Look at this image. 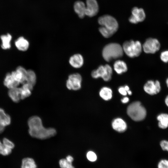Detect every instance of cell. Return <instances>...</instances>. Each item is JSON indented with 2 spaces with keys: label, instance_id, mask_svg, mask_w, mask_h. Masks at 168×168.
Returning a JSON list of instances; mask_svg holds the SVG:
<instances>
[{
  "label": "cell",
  "instance_id": "obj_1",
  "mask_svg": "<svg viewBox=\"0 0 168 168\" xmlns=\"http://www.w3.org/2000/svg\"><path fill=\"white\" fill-rule=\"evenodd\" d=\"M28 133L33 138L41 140L49 138L57 134L53 128H45L43 125L41 119L36 115L30 117L27 121Z\"/></svg>",
  "mask_w": 168,
  "mask_h": 168
},
{
  "label": "cell",
  "instance_id": "obj_2",
  "mask_svg": "<svg viewBox=\"0 0 168 168\" xmlns=\"http://www.w3.org/2000/svg\"><path fill=\"white\" fill-rule=\"evenodd\" d=\"M98 21L101 26L99 31L105 38L111 37L118 30L119 25L117 21L110 15H105L101 16L98 18Z\"/></svg>",
  "mask_w": 168,
  "mask_h": 168
},
{
  "label": "cell",
  "instance_id": "obj_3",
  "mask_svg": "<svg viewBox=\"0 0 168 168\" xmlns=\"http://www.w3.org/2000/svg\"><path fill=\"white\" fill-rule=\"evenodd\" d=\"M124 53L122 47L117 43H111L106 45L102 52L104 59L107 62L122 57Z\"/></svg>",
  "mask_w": 168,
  "mask_h": 168
},
{
  "label": "cell",
  "instance_id": "obj_4",
  "mask_svg": "<svg viewBox=\"0 0 168 168\" xmlns=\"http://www.w3.org/2000/svg\"><path fill=\"white\" fill-rule=\"evenodd\" d=\"M127 113L132 119L136 121L144 119L147 114L145 108L138 101L134 102L129 105L127 108Z\"/></svg>",
  "mask_w": 168,
  "mask_h": 168
},
{
  "label": "cell",
  "instance_id": "obj_5",
  "mask_svg": "<svg viewBox=\"0 0 168 168\" xmlns=\"http://www.w3.org/2000/svg\"><path fill=\"white\" fill-rule=\"evenodd\" d=\"M124 52L130 58H135L139 56L142 50V45L138 41H127L123 44Z\"/></svg>",
  "mask_w": 168,
  "mask_h": 168
},
{
  "label": "cell",
  "instance_id": "obj_6",
  "mask_svg": "<svg viewBox=\"0 0 168 168\" xmlns=\"http://www.w3.org/2000/svg\"><path fill=\"white\" fill-rule=\"evenodd\" d=\"M91 77L94 78H102L105 81H109L111 78L112 75V69L109 64L100 65L96 70L92 71Z\"/></svg>",
  "mask_w": 168,
  "mask_h": 168
},
{
  "label": "cell",
  "instance_id": "obj_7",
  "mask_svg": "<svg viewBox=\"0 0 168 168\" xmlns=\"http://www.w3.org/2000/svg\"><path fill=\"white\" fill-rule=\"evenodd\" d=\"M161 46L160 41L154 38H147L142 45V50L147 54L156 53L160 50Z\"/></svg>",
  "mask_w": 168,
  "mask_h": 168
},
{
  "label": "cell",
  "instance_id": "obj_8",
  "mask_svg": "<svg viewBox=\"0 0 168 168\" xmlns=\"http://www.w3.org/2000/svg\"><path fill=\"white\" fill-rule=\"evenodd\" d=\"M82 77L78 73L70 74L66 81V86L69 90L74 91L79 90L82 87Z\"/></svg>",
  "mask_w": 168,
  "mask_h": 168
},
{
  "label": "cell",
  "instance_id": "obj_9",
  "mask_svg": "<svg viewBox=\"0 0 168 168\" xmlns=\"http://www.w3.org/2000/svg\"><path fill=\"white\" fill-rule=\"evenodd\" d=\"M144 91L147 94L151 95L157 94L161 90L160 82L157 80H149L144 84L143 86Z\"/></svg>",
  "mask_w": 168,
  "mask_h": 168
},
{
  "label": "cell",
  "instance_id": "obj_10",
  "mask_svg": "<svg viewBox=\"0 0 168 168\" xmlns=\"http://www.w3.org/2000/svg\"><path fill=\"white\" fill-rule=\"evenodd\" d=\"M132 15L129 17V21L132 23L137 24L143 21L146 17L144 10L137 7H133L132 10Z\"/></svg>",
  "mask_w": 168,
  "mask_h": 168
},
{
  "label": "cell",
  "instance_id": "obj_11",
  "mask_svg": "<svg viewBox=\"0 0 168 168\" xmlns=\"http://www.w3.org/2000/svg\"><path fill=\"white\" fill-rule=\"evenodd\" d=\"M86 15L93 17L98 13L99 7L96 0H86Z\"/></svg>",
  "mask_w": 168,
  "mask_h": 168
},
{
  "label": "cell",
  "instance_id": "obj_12",
  "mask_svg": "<svg viewBox=\"0 0 168 168\" xmlns=\"http://www.w3.org/2000/svg\"><path fill=\"white\" fill-rule=\"evenodd\" d=\"M11 73L14 78L20 84H23L25 83L27 70L24 67L19 66Z\"/></svg>",
  "mask_w": 168,
  "mask_h": 168
},
{
  "label": "cell",
  "instance_id": "obj_13",
  "mask_svg": "<svg viewBox=\"0 0 168 168\" xmlns=\"http://www.w3.org/2000/svg\"><path fill=\"white\" fill-rule=\"evenodd\" d=\"M69 64L75 68H79L83 65L84 59L83 56L80 54L77 53L72 55L68 60Z\"/></svg>",
  "mask_w": 168,
  "mask_h": 168
},
{
  "label": "cell",
  "instance_id": "obj_14",
  "mask_svg": "<svg viewBox=\"0 0 168 168\" xmlns=\"http://www.w3.org/2000/svg\"><path fill=\"white\" fill-rule=\"evenodd\" d=\"M11 123L10 116L6 114L4 110L0 107V133L3 132L5 127L10 124Z\"/></svg>",
  "mask_w": 168,
  "mask_h": 168
},
{
  "label": "cell",
  "instance_id": "obj_15",
  "mask_svg": "<svg viewBox=\"0 0 168 168\" xmlns=\"http://www.w3.org/2000/svg\"><path fill=\"white\" fill-rule=\"evenodd\" d=\"M74 9L79 17L82 18L86 15V5L84 3L80 1H76L74 4Z\"/></svg>",
  "mask_w": 168,
  "mask_h": 168
},
{
  "label": "cell",
  "instance_id": "obj_16",
  "mask_svg": "<svg viewBox=\"0 0 168 168\" xmlns=\"http://www.w3.org/2000/svg\"><path fill=\"white\" fill-rule=\"evenodd\" d=\"M15 44L17 49L22 51L27 50L30 45L29 41L22 36L19 37L15 41Z\"/></svg>",
  "mask_w": 168,
  "mask_h": 168
},
{
  "label": "cell",
  "instance_id": "obj_17",
  "mask_svg": "<svg viewBox=\"0 0 168 168\" xmlns=\"http://www.w3.org/2000/svg\"><path fill=\"white\" fill-rule=\"evenodd\" d=\"M112 126L115 130L122 132L126 129L127 126L126 123L122 119L118 118L114 119L112 123Z\"/></svg>",
  "mask_w": 168,
  "mask_h": 168
},
{
  "label": "cell",
  "instance_id": "obj_18",
  "mask_svg": "<svg viewBox=\"0 0 168 168\" xmlns=\"http://www.w3.org/2000/svg\"><path fill=\"white\" fill-rule=\"evenodd\" d=\"M4 86L9 89L17 87L20 84L13 77L11 73H8L3 81Z\"/></svg>",
  "mask_w": 168,
  "mask_h": 168
},
{
  "label": "cell",
  "instance_id": "obj_19",
  "mask_svg": "<svg viewBox=\"0 0 168 168\" xmlns=\"http://www.w3.org/2000/svg\"><path fill=\"white\" fill-rule=\"evenodd\" d=\"M33 87L32 85L26 83L23 84L20 87L21 99L23 100L29 96L31 94Z\"/></svg>",
  "mask_w": 168,
  "mask_h": 168
},
{
  "label": "cell",
  "instance_id": "obj_20",
  "mask_svg": "<svg viewBox=\"0 0 168 168\" xmlns=\"http://www.w3.org/2000/svg\"><path fill=\"white\" fill-rule=\"evenodd\" d=\"M20 92V87H17L9 89L8 95L13 102L17 103L21 100Z\"/></svg>",
  "mask_w": 168,
  "mask_h": 168
},
{
  "label": "cell",
  "instance_id": "obj_21",
  "mask_svg": "<svg viewBox=\"0 0 168 168\" xmlns=\"http://www.w3.org/2000/svg\"><path fill=\"white\" fill-rule=\"evenodd\" d=\"M113 67L116 72L119 74L126 72L128 69L125 63L121 60H116L114 63Z\"/></svg>",
  "mask_w": 168,
  "mask_h": 168
},
{
  "label": "cell",
  "instance_id": "obj_22",
  "mask_svg": "<svg viewBox=\"0 0 168 168\" xmlns=\"http://www.w3.org/2000/svg\"><path fill=\"white\" fill-rule=\"evenodd\" d=\"M158 121L159 127L162 129H166L168 127V114L161 113L157 117Z\"/></svg>",
  "mask_w": 168,
  "mask_h": 168
},
{
  "label": "cell",
  "instance_id": "obj_23",
  "mask_svg": "<svg viewBox=\"0 0 168 168\" xmlns=\"http://www.w3.org/2000/svg\"><path fill=\"white\" fill-rule=\"evenodd\" d=\"M0 38L2 41L1 47L3 49H10L11 47V41L12 36L9 34L2 35Z\"/></svg>",
  "mask_w": 168,
  "mask_h": 168
},
{
  "label": "cell",
  "instance_id": "obj_24",
  "mask_svg": "<svg viewBox=\"0 0 168 168\" xmlns=\"http://www.w3.org/2000/svg\"><path fill=\"white\" fill-rule=\"evenodd\" d=\"M36 81L37 77L35 72L32 70H27L25 83L30 84L34 86L36 82Z\"/></svg>",
  "mask_w": 168,
  "mask_h": 168
},
{
  "label": "cell",
  "instance_id": "obj_25",
  "mask_svg": "<svg viewBox=\"0 0 168 168\" xmlns=\"http://www.w3.org/2000/svg\"><path fill=\"white\" fill-rule=\"evenodd\" d=\"M100 96L104 100H108L112 98V91L110 88L104 87L102 88L99 92Z\"/></svg>",
  "mask_w": 168,
  "mask_h": 168
},
{
  "label": "cell",
  "instance_id": "obj_26",
  "mask_svg": "<svg viewBox=\"0 0 168 168\" xmlns=\"http://www.w3.org/2000/svg\"><path fill=\"white\" fill-rule=\"evenodd\" d=\"M37 166L33 159L30 157L25 158L21 161V168H36Z\"/></svg>",
  "mask_w": 168,
  "mask_h": 168
},
{
  "label": "cell",
  "instance_id": "obj_27",
  "mask_svg": "<svg viewBox=\"0 0 168 168\" xmlns=\"http://www.w3.org/2000/svg\"><path fill=\"white\" fill-rule=\"evenodd\" d=\"M59 164L61 168H75L72 165V163L68 161L65 159L60 160Z\"/></svg>",
  "mask_w": 168,
  "mask_h": 168
},
{
  "label": "cell",
  "instance_id": "obj_28",
  "mask_svg": "<svg viewBox=\"0 0 168 168\" xmlns=\"http://www.w3.org/2000/svg\"><path fill=\"white\" fill-rule=\"evenodd\" d=\"M159 58L163 63H168V49L162 51L160 53Z\"/></svg>",
  "mask_w": 168,
  "mask_h": 168
},
{
  "label": "cell",
  "instance_id": "obj_29",
  "mask_svg": "<svg viewBox=\"0 0 168 168\" xmlns=\"http://www.w3.org/2000/svg\"><path fill=\"white\" fill-rule=\"evenodd\" d=\"M12 152V149L5 146L3 144L0 146V154L6 156L10 154Z\"/></svg>",
  "mask_w": 168,
  "mask_h": 168
},
{
  "label": "cell",
  "instance_id": "obj_30",
  "mask_svg": "<svg viewBox=\"0 0 168 168\" xmlns=\"http://www.w3.org/2000/svg\"><path fill=\"white\" fill-rule=\"evenodd\" d=\"M2 143L5 146L12 149L15 147L14 144L7 138H3Z\"/></svg>",
  "mask_w": 168,
  "mask_h": 168
},
{
  "label": "cell",
  "instance_id": "obj_31",
  "mask_svg": "<svg viewBox=\"0 0 168 168\" xmlns=\"http://www.w3.org/2000/svg\"><path fill=\"white\" fill-rule=\"evenodd\" d=\"M158 168H168V160L166 159L161 160L158 164Z\"/></svg>",
  "mask_w": 168,
  "mask_h": 168
},
{
  "label": "cell",
  "instance_id": "obj_32",
  "mask_svg": "<svg viewBox=\"0 0 168 168\" xmlns=\"http://www.w3.org/2000/svg\"><path fill=\"white\" fill-rule=\"evenodd\" d=\"M88 159L91 161H95L97 159V156L95 153L93 152L89 151L88 152L86 155Z\"/></svg>",
  "mask_w": 168,
  "mask_h": 168
},
{
  "label": "cell",
  "instance_id": "obj_33",
  "mask_svg": "<svg viewBox=\"0 0 168 168\" xmlns=\"http://www.w3.org/2000/svg\"><path fill=\"white\" fill-rule=\"evenodd\" d=\"M160 145L163 150L168 152V141L162 140L160 143Z\"/></svg>",
  "mask_w": 168,
  "mask_h": 168
},
{
  "label": "cell",
  "instance_id": "obj_34",
  "mask_svg": "<svg viewBox=\"0 0 168 168\" xmlns=\"http://www.w3.org/2000/svg\"><path fill=\"white\" fill-rule=\"evenodd\" d=\"M118 91L120 94L123 96H126L127 94V91L125 89L124 86L119 87L118 89Z\"/></svg>",
  "mask_w": 168,
  "mask_h": 168
},
{
  "label": "cell",
  "instance_id": "obj_35",
  "mask_svg": "<svg viewBox=\"0 0 168 168\" xmlns=\"http://www.w3.org/2000/svg\"><path fill=\"white\" fill-rule=\"evenodd\" d=\"M66 159L68 161L71 163H72L73 160V158L70 155L66 157Z\"/></svg>",
  "mask_w": 168,
  "mask_h": 168
},
{
  "label": "cell",
  "instance_id": "obj_36",
  "mask_svg": "<svg viewBox=\"0 0 168 168\" xmlns=\"http://www.w3.org/2000/svg\"><path fill=\"white\" fill-rule=\"evenodd\" d=\"M129 100V98L127 97H125L123 98L122 100V102L124 103H127Z\"/></svg>",
  "mask_w": 168,
  "mask_h": 168
},
{
  "label": "cell",
  "instance_id": "obj_37",
  "mask_svg": "<svg viewBox=\"0 0 168 168\" xmlns=\"http://www.w3.org/2000/svg\"><path fill=\"white\" fill-rule=\"evenodd\" d=\"M165 103L166 105L168 107V95L165 99Z\"/></svg>",
  "mask_w": 168,
  "mask_h": 168
},
{
  "label": "cell",
  "instance_id": "obj_38",
  "mask_svg": "<svg viewBox=\"0 0 168 168\" xmlns=\"http://www.w3.org/2000/svg\"><path fill=\"white\" fill-rule=\"evenodd\" d=\"M165 82L167 86V87L168 88V77L166 78L165 80Z\"/></svg>",
  "mask_w": 168,
  "mask_h": 168
},
{
  "label": "cell",
  "instance_id": "obj_39",
  "mask_svg": "<svg viewBox=\"0 0 168 168\" xmlns=\"http://www.w3.org/2000/svg\"><path fill=\"white\" fill-rule=\"evenodd\" d=\"M127 93L129 95H131L132 94V92L129 90V91H127Z\"/></svg>",
  "mask_w": 168,
  "mask_h": 168
},
{
  "label": "cell",
  "instance_id": "obj_40",
  "mask_svg": "<svg viewBox=\"0 0 168 168\" xmlns=\"http://www.w3.org/2000/svg\"><path fill=\"white\" fill-rule=\"evenodd\" d=\"M2 144V143L1 142V141L0 140V146Z\"/></svg>",
  "mask_w": 168,
  "mask_h": 168
}]
</instances>
